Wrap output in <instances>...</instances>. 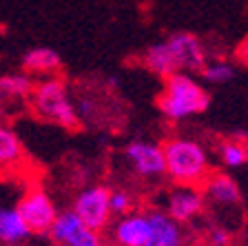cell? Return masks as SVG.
Masks as SVG:
<instances>
[{
	"label": "cell",
	"instance_id": "obj_1",
	"mask_svg": "<svg viewBox=\"0 0 248 246\" xmlns=\"http://www.w3.org/2000/svg\"><path fill=\"white\" fill-rule=\"evenodd\" d=\"M211 104V96L191 73L177 71L164 78V87L157 96V109L169 120H186L204 113Z\"/></svg>",
	"mask_w": 248,
	"mask_h": 246
},
{
	"label": "cell",
	"instance_id": "obj_2",
	"mask_svg": "<svg viewBox=\"0 0 248 246\" xmlns=\"http://www.w3.org/2000/svg\"><path fill=\"white\" fill-rule=\"evenodd\" d=\"M164 153V173L180 186H197L204 184L211 171L208 153L195 140L170 138L162 147Z\"/></svg>",
	"mask_w": 248,
	"mask_h": 246
},
{
	"label": "cell",
	"instance_id": "obj_3",
	"mask_svg": "<svg viewBox=\"0 0 248 246\" xmlns=\"http://www.w3.org/2000/svg\"><path fill=\"white\" fill-rule=\"evenodd\" d=\"M29 100L33 113L46 122H53L64 129H76L80 124V115L71 100L67 82L58 76L42 78L40 82H36Z\"/></svg>",
	"mask_w": 248,
	"mask_h": 246
},
{
	"label": "cell",
	"instance_id": "obj_4",
	"mask_svg": "<svg viewBox=\"0 0 248 246\" xmlns=\"http://www.w3.org/2000/svg\"><path fill=\"white\" fill-rule=\"evenodd\" d=\"M18 215L27 224L29 233H49L58 217V206L53 204L51 195L46 193L42 186H31L25 191L18 204H16Z\"/></svg>",
	"mask_w": 248,
	"mask_h": 246
},
{
	"label": "cell",
	"instance_id": "obj_5",
	"mask_svg": "<svg viewBox=\"0 0 248 246\" xmlns=\"http://www.w3.org/2000/svg\"><path fill=\"white\" fill-rule=\"evenodd\" d=\"M108 195L111 191L107 186H87L76 195L73 200V213H76L89 229L93 231H102L111 220V209H108Z\"/></svg>",
	"mask_w": 248,
	"mask_h": 246
},
{
	"label": "cell",
	"instance_id": "obj_6",
	"mask_svg": "<svg viewBox=\"0 0 248 246\" xmlns=\"http://www.w3.org/2000/svg\"><path fill=\"white\" fill-rule=\"evenodd\" d=\"M49 235L58 246H102V237L98 231H93L84 224L73 211L58 213Z\"/></svg>",
	"mask_w": 248,
	"mask_h": 246
},
{
	"label": "cell",
	"instance_id": "obj_7",
	"mask_svg": "<svg viewBox=\"0 0 248 246\" xmlns=\"http://www.w3.org/2000/svg\"><path fill=\"white\" fill-rule=\"evenodd\" d=\"M166 47H169L170 56L177 65V71L191 73V71H200L206 65V49L204 42L188 31H180V33H170L166 38Z\"/></svg>",
	"mask_w": 248,
	"mask_h": 246
},
{
	"label": "cell",
	"instance_id": "obj_8",
	"mask_svg": "<svg viewBox=\"0 0 248 246\" xmlns=\"http://www.w3.org/2000/svg\"><path fill=\"white\" fill-rule=\"evenodd\" d=\"M124 155L135 169V173L142 178H160L164 175V153L162 147L151 142H129V147L124 149Z\"/></svg>",
	"mask_w": 248,
	"mask_h": 246
},
{
	"label": "cell",
	"instance_id": "obj_9",
	"mask_svg": "<svg viewBox=\"0 0 248 246\" xmlns=\"http://www.w3.org/2000/svg\"><path fill=\"white\" fill-rule=\"evenodd\" d=\"M204 209V193L197 186H180L170 191L169 202H166V213L180 224V222H191Z\"/></svg>",
	"mask_w": 248,
	"mask_h": 246
},
{
	"label": "cell",
	"instance_id": "obj_10",
	"mask_svg": "<svg viewBox=\"0 0 248 246\" xmlns=\"http://www.w3.org/2000/svg\"><path fill=\"white\" fill-rule=\"evenodd\" d=\"M146 217H149V240L144 246H182V229L169 213L151 211Z\"/></svg>",
	"mask_w": 248,
	"mask_h": 246
},
{
	"label": "cell",
	"instance_id": "obj_11",
	"mask_svg": "<svg viewBox=\"0 0 248 246\" xmlns=\"http://www.w3.org/2000/svg\"><path fill=\"white\" fill-rule=\"evenodd\" d=\"M62 67V58L51 47H33L22 56V71L31 78H53Z\"/></svg>",
	"mask_w": 248,
	"mask_h": 246
},
{
	"label": "cell",
	"instance_id": "obj_12",
	"mask_svg": "<svg viewBox=\"0 0 248 246\" xmlns=\"http://www.w3.org/2000/svg\"><path fill=\"white\" fill-rule=\"evenodd\" d=\"M25 162V147L11 127L0 124V178L16 173Z\"/></svg>",
	"mask_w": 248,
	"mask_h": 246
},
{
	"label": "cell",
	"instance_id": "obj_13",
	"mask_svg": "<svg viewBox=\"0 0 248 246\" xmlns=\"http://www.w3.org/2000/svg\"><path fill=\"white\" fill-rule=\"evenodd\" d=\"M113 237L120 246H144L149 240V217L142 213H126L113 226Z\"/></svg>",
	"mask_w": 248,
	"mask_h": 246
},
{
	"label": "cell",
	"instance_id": "obj_14",
	"mask_svg": "<svg viewBox=\"0 0 248 246\" xmlns=\"http://www.w3.org/2000/svg\"><path fill=\"white\" fill-rule=\"evenodd\" d=\"M204 195L213 204H219V206H235L242 200L237 182L231 175H224V173L208 175L204 180Z\"/></svg>",
	"mask_w": 248,
	"mask_h": 246
},
{
	"label": "cell",
	"instance_id": "obj_15",
	"mask_svg": "<svg viewBox=\"0 0 248 246\" xmlns=\"http://www.w3.org/2000/svg\"><path fill=\"white\" fill-rule=\"evenodd\" d=\"M29 229L16 206H0V246H16L29 237Z\"/></svg>",
	"mask_w": 248,
	"mask_h": 246
},
{
	"label": "cell",
	"instance_id": "obj_16",
	"mask_svg": "<svg viewBox=\"0 0 248 246\" xmlns=\"http://www.w3.org/2000/svg\"><path fill=\"white\" fill-rule=\"evenodd\" d=\"M33 78L25 71L0 76V100H25L33 91Z\"/></svg>",
	"mask_w": 248,
	"mask_h": 246
},
{
	"label": "cell",
	"instance_id": "obj_17",
	"mask_svg": "<svg viewBox=\"0 0 248 246\" xmlns=\"http://www.w3.org/2000/svg\"><path fill=\"white\" fill-rule=\"evenodd\" d=\"M144 67L160 78H169L170 73H177V65H175V60H173V56H170L164 40L155 42V45H151L149 49H146Z\"/></svg>",
	"mask_w": 248,
	"mask_h": 246
},
{
	"label": "cell",
	"instance_id": "obj_18",
	"mask_svg": "<svg viewBox=\"0 0 248 246\" xmlns=\"http://www.w3.org/2000/svg\"><path fill=\"white\" fill-rule=\"evenodd\" d=\"M200 71H202V78H204L208 84H226V82H231L232 76H235V67H232L231 62H224V60L206 62Z\"/></svg>",
	"mask_w": 248,
	"mask_h": 246
},
{
	"label": "cell",
	"instance_id": "obj_19",
	"mask_svg": "<svg viewBox=\"0 0 248 246\" xmlns=\"http://www.w3.org/2000/svg\"><path fill=\"white\" fill-rule=\"evenodd\" d=\"M219 158L231 169L244 166L246 164V144H242L239 140H226L219 144Z\"/></svg>",
	"mask_w": 248,
	"mask_h": 246
},
{
	"label": "cell",
	"instance_id": "obj_20",
	"mask_svg": "<svg viewBox=\"0 0 248 246\" xmlns=\"http://www.w3.org/2000/svg\"><path fill=\"white\" fill-rule=\"evenodd\" d=\"M108 209H111V215H126L133 209V200L124 191H111V195H108Z\"/></svg>",
	"mask_w": 248,
	"mask_h": 246
},
{
	"label": "cell",
	"instance_id": "obj_21",
	"mask_svg": "<svg viewBox=\"0 0 248 246\" xmlns=\"http://www.w3.org/2000/svg\"><path fill=\"white\" fill-rule=\"evenodd\" d=\"M211 244L213 246H228L231 244V233H228L226 229H222V226L211 229Z\"/></svg>",
	"mask_w": 248,
	"mask_h": 246
},
{
	"label": "cell",
	"instance_id": "obj_22",
	"mask_svg": "<svg viewBox=\"0 0 248 246\" xmlns=\"http://www.w3.org/2000/svg\"><path fill=\"white\" fill-rule=\"evenodd\" d=\"M235 58H237L239 65L248 67V36L237 45V49H235Z\"/></svg>",
	"mask_w": 248,
	"mask_h": 246
},
{
	"label": "cell",
	"instance_id": "obj_23",
	"mask_svg": "<svg viewBox=\"0 0 248 246\" xmlns=\"http://www.w3.org/2000/svg\"><path fill=\"white\" fill-rule=\"evenodd\" d=\"M246 162H248V144H246Z\"/></svg>",
	"mask_w": 248,
	"mask_h": 246
}]
</instances>
